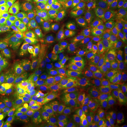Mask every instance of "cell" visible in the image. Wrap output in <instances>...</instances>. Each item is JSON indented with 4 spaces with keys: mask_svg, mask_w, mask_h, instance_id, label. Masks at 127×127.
Masks as SVG:
<instances>
[{
    "mask_svg": "<svg viewBox=\"0 0 127 127\" xmlns=\"http://www.w3.org/2000/svg\"><path fill=\"white\" fill-rule=\"evenodd\" d=\"M59 28L64 32L80 38L105 28V17L94 6L78 5L61 14Z\"/></svg>",
    "mask_w": 127,
    "mask_h": 127,
    "instance_id": "obj_1",
    "label": "cell"
},
{
    "mask_svg": "<svg viewBox=\"0 0 127 127\" xmlns=\"http://www.w3.org/2000/svg\"><path fill=\"white\" fill-rule=\"evenodd\" d=\"M59 9L56 1L44 7L31 21L26 37L38 43L50 42L57 37L59 31Z\"/></svg>",
    "mask_w": 127,
    "mask_h": 127,
    "instance_id": "obj_2",
    "label": "cell"
},
{
    "mask_svg": "<svg viewBox=\"0 0 127 127\" xmlns=\"http://www.w3.org/2000/svg\"><path fill=\"white\" fill-rule=\"evenodd\" d=\"M69 104L71 111L77 110L85 113L113 117L112 109L104 97L93 91H86L73 96L69 99Z\"/></svg>",
    "mask_w": 127,
    "mask_h": 127,
    "instance_id": "obj_3",
    "label": "cell"
},
{
    "mask_svg": "<svg viewBox=\"0 0 127 127\" xmlns=\"http://www.w3.org/2000/svg\"><path fill=\"white\" fill-rule=\"evenodd\" d=\"M81 80L84 88L86 89L91 86L110 83L115 78L104 55H100L88 62Z\"/></svg>",
    "mask_w": 127,
    "mask_h": 127,
    "instance_id": "obj_4",
    "label": "cell"
},
{
    "mask_svg": "<svg viewBox=\"0 0 127 127\" xmlns=\"http://www.w3.org/2000/svg\"><path fill=\"white\" fill-rule=\"evenodd\" d=\"M68 119L64 116H57L45 109H35L15 119L18 127H66Z\"/></svg>",
    "mask_w": 127,
    "mask_h": 127,
    "instance_id": "obj_5",
    "label": "cell"
},
{
    "mask_svg": "<svg viewBox=\"0 0 127 127\" xmlns=\"http://www.w3.org/2000/svg\"><path fill=\"white\" fill-rule=\"evenodd\" d=\"M81 50L91 61L101 55L104 52L108 44V33L106 28L80 37Z\"/></svg>",
    "mask_w": 127,
    "mask_h": 127,
    "instance_id": "obj_6",
    "label": "cell"
},
{
    "mask_svg": "<svg viewBox=\"0 0 127 127\" xmlns=\"http://www.w3.org/2000/svg\"><path fill=\"white\" fill-rule=\"evenodd\" d=\"M101 91L104 100L115 113L120 116L127 114V99L119 81L115 79L102 86Z\"/></svg>",
    "mask_w": 127,
    "mask_h": 127,
    "instance_id": "obj_7",
    "label": "cell"
},
{
    "mask_svg": "<svg viewBox=\"0 0 127 127\" xmlns=\"http://www.w3.org/2000/svg\"><path fill=\"white\" fill-rule=\"evenodd\" d=\"M53 84L68 98L78 94L82 88L81 83L77 74L65 64Z\"/></svg>",
    "mask_w": 127,
    "mask_h": 127,
    "instance_id": "obj_8",
    "label": "cell"
},
{
    "mask_svg": "<svg viewBox=\"0 0 127 127\" xmlns=\"http://www.w3.org/2000/svg\"><path fill=\"white\" fill-rule=\"evenodd\" d=\"M31 91L29 82L18 76H0V100L25 95Z\"/></svg>",
    "mask_w": 127,
    "mask_h": 127,
    "instance_id": "obj_9",
    "label": "cell"
},
{
    "mask_svg": "<svg viewBox=\"0 0 127 127\" xmlns=\"http://www.w3.org/2000/svg\"><path fill=\"white\" fill-rule=\"evenodd\" d=\"M46 47L56 58L62 59L76 50H81V45L78 40L71 35H62L45 43H38Z\"/></svg>",
    "mask_w": 127,
    "mask_h": 127,
    "instance_id": "obj_10",
    "label": "cell"
},
{
    "mask_svg": "<svg viewBox=\"0 0 127 127\" xmlns=\"http://www.w3.org/2000/svg\"><path fill=\"white\" fill-rule=\"evenodd\" d=\"M103 55L116 78L115 79L127 81V55L111 45L106 47Z\"/></svg>",
    "mask_w": 127,
    "mask_h": 127,
    "instance_id": "obj_11",
    "label": "cell"
},
{
    "mask_svg": "<svg viewBox=\"0 0 127 127\" xmlns=\"http://www.w3.org/2000/svg\"><path fill=\"white\" fill-rule=\"evenodd\" d=\"M70 118L80 127H114L116 121L113 117L102 114L82 112L77 110L71 111Z\"/></svg>",
    "mask_w": 127,
    "mask_h": 127,
    "instance_id": "obj_12",
    "label": "cell"
},
{
    "mask_svg": "<svg viewBox=\"0 0 127 127\" xmlns=\"http://www.w3.org/2000/svg\"><path fill=\"white\" fill-rule=\"evenodd\" d=\"M26 24L18 14H13L0 18V35L23 34Z\"/></svg>",
    "mask_w": 127,
    "mask_h": 127,
    "instance_id": "obj_13",
    "label": "cell"
},
{
    "mask_svg": "<svg viewBox=\"0 0 127 127\" xmlns=\"http://www.w3.org/2000/svg\"><path fill=\"white\" fill-rule=\"evenodd\" d=\"M105 28L107 31L127 29V7L108 9Z\"/></svg>",
    "mask_w": 127,
    "mask_h": 127,
    "instance_id": "obj_14",
    "label": "cell"
},
{
    "mask_svg": "<svg viewBox=\"0 0 127 127\" xmlns=\"http://www.w3.org/2000/svg\"><path fill=\"white\" fill-rule=\"evenodd\" d=\"M26 35H1L2 45L0 47V52H10L16 54L23 55L26 52L30 45L26 41Z\"/></svg>",
    "mask_w": 127,
    "mask_h": 127,
    "instance_id": "obj_15",
    "label": "cell"
},
{
    "mask_svg": "<svg viewBox=\"0 0 127 127\" xmlns=\"http://www.w3.org/2000/svg\"><path fill=\"white\" fill-rule=\"evenodd\" d=\"M49 1L50 0H20L18 14L27 25Z\"/></svg>",
    "mask_w": 127,
    "mask_h": 127,
    "instance_id": "obj_16",
    "label": "cell"
},
{
    "mask_svg": "<svg viewBox=\"0 0 127 127\" xmlns=\"http://www.w3.org/2000/svg\"><path fill=\"white\" fill-rule=\"evenodd\" d=\"M31 63L42 66L51 59L56 58L46 47L38 45L30 46L29 49L22 55Z\"/></svg>",
    "mask_w": 127,
    "mask_h": 127,
    "instance_id": "obj_17",
    "label": "cell"
},
{
    "mask_svg": "<svg viewBox=\"0 0 127 127\" xmlns=\"http://www.w3.org/2000/svg\"><path fill=\"white\" fill-rule=\"evenodd\" d=\"M30 83L38 88L40 93L46 99H70L64 95L52 83L42 76L34 78Z\"/></svg>",
    "mask_w": 127,
    "mask_h": 127,
    "instance_id": "obj_18",
    "label": "cell"
},
{
    "mask_svg": "<svg viewBox=\"0 0 127 127\" xmlns=\"http://www.w3.org/2000/svg\"><path fill=\"white\" fill-rule=\"evenodd\" d=\"M21 55L10 52H0V76H16L17 64Z\"/></svg>",
    "mask_w": 127,
    "mask_h": 127,
    "instance_id": "obj_19",
    "label": "cell"
},
{
    "mask_svg": "<svg viewBox=\"0 0 127 127\" xmlns=\"http://www.w3.org/2000/svg\"><path fill=\"white\" fill-rule=\"evenodd\" d=\"M65 65L70 68L78 77L81 78L83 73L88 64V59L81 50H76L68 54L66 57L62 59Z\"/></svg>",
    "mask_w": 127,
    "mask_h": 127,
    "instance_id": "obj_20",
    "label": "cell"
},
{
    "mask_svg": "<svg viewBox=\"0 0 127 127\" xmlns=\"http://www.w3.org/2000/svg\"><path fill=\"white\" fill-rule=\"evenodd\" d=\"M35 109H45L57 116H65L71 112L69 100L46 99L37 105Z\"/></svg>",
    "mask_w": 127,
    "mask_h": 127,
    "instance_id": "obj_21",
    "label": "cell"
},
{
    "mask_svg": "<svg viewBox=\"0 0 127 127\" xmlns=\"http://www.w3.org/2000/svg\"><path fill=\"white\" fill-rule=\"evenodd\" d=\"M42 66L31 63L21 55L17 64L16 76L30 82L37 76H42Z\"/></svg>",
    "mask_w": 127,
    "mask_h": 127,
    "instance_id": "obj_22",
    "label": "cell"
},
{
    "mask_svg": "<svg viewBox=\"0 0 127 127\" xmlns=\"http://www.w3.org/2000/svg\"><path fill=\"white\" fill-rule=\"evenodd\" d=\"M108 44L127 55V29L107 31Z\"/></svg>",
    "mask_w": 127,
    "mask_h": 127,
    "instance_id": "obj_23",
    "label": "cell"
},
{
    "mask_svg": "<svg viewBox=\"0 0 127 127\" xmlns=\"http://www.w3.org/2000/svg\"><path fill=\"white\" fill-rule=\"evenodd\" d=\"M64 65V63L58 58L51 59L42 66V73L43 77L53 83L55 78L61 71Z\"/></svg>",
    "mask_w": 127,
    "mask_h": 127,
    "instance_id": "obj_24",
    "label": "cell"
},
{
    "mask_svg": "<svg viewBox=\"0 0 127 127\" xmlns=\"http://www.w3.org/2000/svg\"><path fill=\"white\" fill-rule=\"evenodd\" d=\"M20 0L0 1V18L10 14H18Z\"/></svg>",
    "mask_w": 127,
    "mask_h": 127,
    "instance_id": "obj_25",
    "label": "cell"
},
{
    "mask_svg": "<svg viewBox=\"0 0 127 127\" xmlns=\"http://www.w3.org/2000/svg\"><path fill=\"white\" fill-rule=\"evenodd\" d=\"M102 6L110 8L127 7V0H99Z\"/></svg>",
    "mask_w": 127,
    "mask_h": 127,
    "instance_id": "obj_26",
    "label": "cell"
},
{
    "mask_svg": "<svg viewBox=\"0 0 127 127\" xmlns=\"http://www.w3.org/2000/svg\"><path fill=\"white\" fill-rule=\"evenodd\" d=\"M78 1H81L85 4H91V6H98V1L97 0H77Z\"/></svg>",
    "mask_w": 127,
    "mask_h": 127,
    "instance_id": "obj_27",
    "label": "cell"
},
{
    "mask_svg": "<svg viewBox=\"0 0 127 127\" xmlns=\"http://www.w3.org/2000/svg\"><path fill=\"white\" fill-rule=\"evenodd\" d=\"M0 127H18L14 124H0Z\"/></svg>",
    "mask_w": 127,
    "mask_h": 127,
    "instance_id": "obj_28",
    "label": "cell"
},
{
    "mask_svg": "<svg viewBox=\"0 0 127 127\" xmlns=\"http://www.w3.org/2000/svg\"><path fill=\"white\" fill-rule=\"evenodd\" d=\"M72 127H78V126H77L76 124H74V125H73V126Z\"/></svg>",
    "mask_w": 127,
    "mask_h": 127,
    "instance_id": "obj_29",
    "label": "cell"
},
{
    "mask_svg": "<svg viewBox=\"0 0 127 127\" xmlns=\"http://www.w3.org/2000/svg\"><path fill=\"white\" fill-rule=\"evenodd\" d=\"M0 1H1V0H0Z\"/></svg>",
    "mask_w": 127,
    "mask_h": 127,
    "instance_id": "obj_30",
    "label": "cell"
},
{
    "mask_svg": "<svg viewBox=\"0 0 127 127\" xmlns=\"http://www.w3.org/2000/svg\"></svg>",
    "mask_w": 127,
    "mask_h": 127,
    "instance_id": "obj_31",
    "label": "cell"
}]
</instances>
